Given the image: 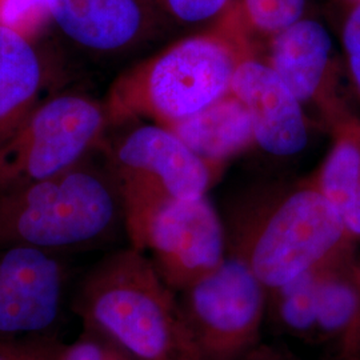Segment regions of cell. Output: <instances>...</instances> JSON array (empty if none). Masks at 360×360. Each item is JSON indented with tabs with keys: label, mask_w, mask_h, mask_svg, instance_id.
<instances>
[{
	"label": "cell",
	"mask_w": 360,
	"mask_h": 360,
	"mask_svg": "<svg viewBox=\"0 0 360 360\" xmlns=\"http://www.w3.org/2000/svg\"><path fill=\"white\" fill-rule=\"evenodd\" d=\"M223 221L227 257L266 290L355 251L356 239L314 179L255 188L233 202Z\"/></svg>",
	"instance_id": "1"
},
{
	"label": "cell",
	"mask_w": 360,
	"mask_h": 360,
	"mask_svg": "<svg viewBox=\"0 0 360 360\" xmlns=\"http://www.w3.org/2000/svg\"><path fill=\"white\" fill-rule=\"evenodd\" d=\"M247 27L240 6L232 3L211 30L132 65L108 91V124L151 122L167 127L217 102L230 92L236 67L251 52Z\"/></svg>",
	"instance_id": "2"
},
{
	"label": "cell",
	"mask_w": 360,
	"mask_h": 360,
	"mask_svg": "<svg viewBox=\"0 0 360 360\" xmlns=\"http://www.w3.org/2000/svg\"><path fill=\"white\" fill-rule=\"evenodd\" d=\"M75 311L87 331L138 360H206L193 340L178 294L151 259L132 245L96 264L79 288Z\"/></svg>",
	"instance_id": "3"
},
{
	"label": "cell",
	"mask_w": 360,
	"mask_h": 360,
	"mask_svg": "<svg viewBox=\"0 0 360 360\" xmlns=\"http://www.w3.org/2000/svg\"><path fill=\"white\" fill-rule=\"evenodd\" d=\"M123 221V203L110 169L87 163L0 193V247L44 251L103 239Z\"/></svg>",
	"instance_id": "4"
},
{
	"label": "cell",
	"mask_w": 360,
	"mask_h": 360,
	"mask_svg": "<svg viewBox=\"0 0 360 360\" xmlns=\"http://www.w3.org/2000/svg\"><path fill=\"white\" fill-rule=\"evenodd\" d=\"M108 166L122 198L127 233L159 207L205 196L217 180L171 129L151 122L132 123L117 138Z\"/></svg>",
	"instance_id": "5"
},
{
	"label": "cell",
	"mask_w": 360,
	"mask_h": 360,
	"mask_svg": "<svg viewBox=\"0 0 360 360\" xmlns=\"http://www.w3.org/2000/svg\"><path fill=\"white\" fill-rule=\"evenodd\" d=\"M108 126L104 104L87 95L68 92L40 102L0 146V193L77 166Z\"/></svg>",
	"instance_id": "6"
},
{
	"label": "cell",
	"mask_w": 360,
	"mask_h": 360,
	"mask_svg": "<svg viewBox=\"0 0 360 360\" xmlns=\"http://www.w3.org/2000/svg\"><path fill=\"white\" fill-rule=\"evenodd\" d=\"M178 297L205 359L245 360L262 343L267 290L240 260L227 257Z\"/></svg>",
	"instance_id": "7"
},
{
	"label": "cell",
	"mask_w": 360,
	"mask_h": 360,
	"mask_svg": "<svg viewBox=\"0 0 360 360\" xmlns=\"http://www.w3.org/2000/svg\"><path fill=\"white\" fill-rule=\"evenodd\" d=\"M359 315L356 251L267 290L266 322L278 334L309 345L336 343L339 354Z\"/></svg>",
	"instance_id": "8"
},
{
	"label": "cell",
	"mask_w": 360,
	"mask_h": 360,
	"mask_svg": "<svg viewBox=\"0 0 360 360\" xmlns=\"http://www.w3.org/2000/svg\"><path fill=\"white\" fill-rule=\"evenodd\" d=\"M127 235L134 248L151 254L158 274L176 294L227 259L224 221L207 195L159 207Z\"/></svg>",
	"instance_id": "9"
},
{
	"label": "cell",
	"mask_w": 360,
	"mask_h": 360,
	"mask_svg": "<svg viewBox=\"0 0 360 360\" xmlns=\"http://www.w3.org/2000/svg\"><path fill=\"white\" fill-rule=\"evenodd\" d=\"M267 65L304 110H316L333 127L351 115L338 96V62L322 23L302 18L274 34Z\"/></svg>",
	"instance_id": "10"
},
{
	"label": "cell",
	"mask_w": 360,
	"mask_h": 360,
	"mask_svg": "<svg viewBox=\"0 0 360 360\" xmlns=\"http://www.w3.org/2000/svg\"><path fill=\"white\" fill-rule=\"evenodd\" d=\"M65 271L49 251L6 247L0 254V338L34 334L58 319Z\"/></svg>",
	"instance_id": "11"
},
{
	"label": "cell",
	"mask_w": 360,
	"mask_h": 360,
	"mask_svg": "<svg viewBox=\"0 0 360 360\" xmlns=\"http://www.w3.org/2000/svg\"><path fill=\"white\" fill-rule=\"evenodd\" d=\"M51 15L79 47L108 56L141 49L165 18L154 0H51Z\"/></svg>",
	"instance_id": "12"
},
{
	"label": "cell",
	"mask_w": 360,
	"mask_h": 360,
	"mask_svg": "<svg viewBox=\"0 0 360 360\" xmlns=\"http://www.w3.org/2000/svg\"><path fill=\"white\" fill-rule=\"evenodd\" d=\"M230 92L251 116L254 139L264 153L290 158L309 144V117L304 107L267 65L248 52L239 62Z\"/></svg>",
	"instance_id": "13"
},
{
	"label": "cell",
	"mask_w": 360,
	"mask_h": 360,
	"mask_svg": "<svg viewBox=\"0 0 360 360\" xmlns=\"http://www.w3.org/2000/svg\"><path fill=\"white\" fill-rule=\"evenodd\" d=\"M218 178L221 167L255 144L251 116L232 92L167 126Z\"/></svg>",
	"instance_id": "14"
},
{
	"label": "cell",
	"mask_w": 360,
	"mask_h": 360,
	"mask_svg": "<svg viewBox=\"0 0 360 360\" xmlns=\"http://www.w3.org/2000/svg\"><path fill=\"white\" fill-rule=\"evenodd\" d=\"M43 79L32 40L0 27V146L40 103Z\"/></svg>",
	"instance_id": "15"
},
{
	"label": "cell",
	"mask_w": 360,
	"mask_h": 360,
	"mask_svg": "<svg viewBox=\"0 0 360 360\" xmlns=\"http://www.w3.org/2000/svg\"><path fill=\"white\" fill-rule=\"evenodd\" d=\"M334 143L312 178L348 232L360 239V120L348 116L334 127Z\"/></svg>",
	"instance_id": "16"
},
{
	"label": "cell",
	"mask_w": 360,
	"mask_h": 360,
	"mask_svg": "<svg viewBox=\"0 0 360 360\" xmlns=\"http://www.w3.org/2000/svg\"><path fill=\"white\" fill-rule=\"evenodd\" d=\"M304 7L306 0H242L240 10L248 27L274 35L302 19Z\"/></svg>",
	"instance_id": "17"
},
{
	"label": "cell",
	"mask_w": 360,
	"mask_h": 360,
	"mask_svg": "<svg viewBox=\"0 0 360 360\" xmlns=\"http://www.w3.org/2000/svg\"><path fill=\"white\" fill-rule=\"evenodd\" d=\"M52 22L51 0H0V27L32 40Z\"/></svg>",
	"instance_id": "18"
},
{
	"label": "cell",
	"mask_w": 360,
	"mask_h": 360,
	"mask_svg": "<svg viewBox=\"0 0 360 360\" xmlns=\"http://www.w3.org/2000/svg\"><path fill=\"white\" fill-rule=\"evenodd\" d=\"M165 16L186 26H196L221 16L232 0H154Z\"/></svg>",
	"instance_id": "19"
},
{
	"label": "cell",
	"mask_w": 360,
	"mask_h": 360,
	"mask_svg": "<svg viewBox=\"0 0 360 360\" xmlns=\"http://www.w3.org/2000/svg\"><path fill=\"white\" fill-rule=\"evenodd\" d=\"M53 360H138L110 339L87 331L72 345L62 348Z\"/></svg>",
	"instance_id": "20"
},
{
	"label": "cell",
	"mask_w": 360,
	"mask_h": 360,
	"mask_svg": "<svg viewBox=\"0 0 360 360\" xmlns=\"http://www.w3.org/2000/svg\"><path fill=\"white\" fill-rule=\"evenodd\" d=\"M343 47L348 74L360 96V1L346 20L343 28Z\"/></svg>",
	"instance_id": "21"
},
{
	"label": "cell",
	"mask_w": 360,
	"mask_h": 360,
	"mask_svg": "<svg viewBox=\"0 0 360 360\" xmlns=\"http://www.w3.org/2000/svg\"><path fill=\"white\" fill-rule=\"evenodd\" d=\"M245 360H303L283 343L262 342Z\"/></svg>",
	"instance_id": "22"
},
{
	"label": "cell",
	"mask_w": 360,
	"mask_h": 360,
	"mask_svg": "<svg viewBox=\"0 0 360 360\" xmlns=\"http://www.w3.org/2000/svg\"><path fill=\"white\" fill-rule=\"evenodd\" d=\"M0 360H49L44 355L28 348L15 346L0 338Z\"/></svg>",
	"instance_id": "23"
},
{
	"label": "cell",
	"mask_w": 360,
	"mask_h": 360,
	"mask_svg": "<svg viewBox=\"0 0 360 360\" xmlns=\"http://www.w3.org/2000/svg\"><path fill=\"white\" fill-rule=\"evenodd\" d=\"M339 355L342 360H360V315Z\"/></svg>",
	"instance_id": "24"
},
{
	"label": "cell",
	"mask_w": 360,
	"mask_h": 360,
	"mask_svg": "<svg viewBox=\"0 0 360 360\" xmlns=\"http://www.w3.org/2000/svg\"><path fill=\"white\" fill-rule=\"evenodd\" d=\"M359 1H360V0H359Z\"/></svg>",
	"instance_id": "25"
}]
</instances>
